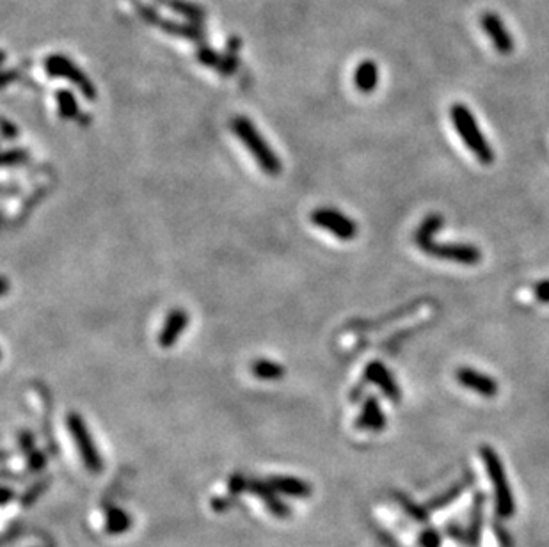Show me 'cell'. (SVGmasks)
<instances>
[{
    "instance_id": "1",
    "label": "cell",
    "mask_w": 549,
    "mask_h": 547,
    "mask_svg": "<svg viewBox=\"0 0 549 547\" xmlns=\"http://www.w3.org/2000/svg\"><path fill=\"white\" fill-rule=\"evenodd\" d=\"M232 129L233 133L240 139V142H244L247 151L253 155L256 164L265 175L278 176L281 172L283 166H281V160L278 159V155L274 153L271 146L267 144L262 133L258 132L256 126L245 115H236L232 123Z\"/></svg>"
},
{
    "instance_id": "2",
    "label": "cell",
    "mask_w": 549,
    "mask_h": 547,
    "mask_svg": "<svg viewBox=\"0 0 549 547\" xmlns=\"http://www.w3.org/2000/svg\"><path fill=\"white\" fill-rule=\"evenodd\" d=\"M480 457L485 464V469L489 473L491 483H493L496 515H500L502 519H511L515 512V501L514 494L511 491V485H508V480H506V473L502 464V458L487 445H484L480 448Z\"/></svg>"
},
{
    "instance_id": "3",
    "label": "cell",
    "mask_w": 549,
    "mask_h": 547,
    "mask_svg": "<svg viewBox=\"0 0 549 547\" xmlns=\"http://www.w3.org/2000/svg\"><path fill=\"white\" fill-rule=\"evenodd\" d=\"M450 115L451 121H453V126L457 129V133L464 141L466 148L475 155L478 162L484 164V166H491L494 160V153L491 150L487 139L482 135L471 111L464 107V105H453L450 109Z\"/></svg>"
},
{
    "instance_id": "4",
    "label": "cell",
    "mask_w": 549,
    "mask_h": 547,
    "mask_svg": "<svg viewBox=\"0 0 549 547\" xmlns=\"http://www.w3.org/2000/svg\"><path fill=\"white\" fill-rule=\"evenodd\" d=\"M423 252L439 260L453 261L460 265H478L482 261L480 249L471 244H438L434 238H414Z\"/></svg>"
},
{
    "instance_id": "5",
    "label": "cell",
    "mask_w": 549,
    "mask_h": 547,
    "mask_svg": "<svg viewBox=\"0 0 549 547\" xmlns=\"http://www.w3.org/2000/svg\"><path fill=\"white\" fill-rule=\"evenodd\" d=\"M66 423H68V430L71 434V437L75 439V445L78 448V454H80L82 462L84 466L91 471V473H102L103 469V460L102 455L98 454V449L95 446V440L91 437L89 428L87 425L84 423V419L78 412H69L68 418H66Z\"/></svg>"
},
{
    "instance_id": "6",
    "label": "cell",
    "mask_w": 549,
    "mask_h": 547,
    "mask_svg": "<svg viewBox=\"0 0 549 547\" xmlns=\"http://www.w3.org/2000/svg\"><path fill=\"white\" fill-rule=\"evenodd\" d=\"M315 226L329 231L339 240H354L357 236V224L335 208H317L309 215Z\"/></svg>"
},
{
    "instance_id": "7",
    "label": "cell",
    "mask_w": 549,
    "mask_h": 547,
    "mask_svg": "<svg viewBox=\"0 0 549 547\" xmlns=\"http://www.w3.org/2000/svg\"><path fill=\"white\" fill-rule=\"evenodd\" d=\"M47 71L50 73L52 77H60L66 80L74 82L75 86L80 89V93L89 100L96 98V89L93 86V82L77 68L69 59H66L65 56H50L45 63Z\"/></svg>"
},
{
    "instance_id": "8",
    "label": "cell",
    "mask_w": 549,
    "mask_h": 547,
    "mask_svg": "<svg viewBox=\"0 0 549 547\" xmlns=\"http://www.w3.org/2000/svg\"><path fill=\"white\" fill-rule=\"evenodd\" d=\"M365 379L372 382V384L379 386L382 389V393L386 394L393 403H399L402 400V391H400L399 384L390 373V370L379 361H374V363H370L365 368Z\"/></svg>"
},
{
    "instance_id": "9",
    "label": "cell",
    "mask_w": 549,
    "mask_h": 547,
    "mask_svg": "<svg viewBox=\"0 0 549 547\" xmlns=\"http://www.w3.org/2000/svg\"><path fill=\"white\" fill-rule=\"evenodd\" d=\"M455 377H457V381H459L464 388L471 389V391L482 394V397L493 398L498 394L500 388L498 384H496V381L491 379L489 375H485V373L476 372L473 368H459L457 373H455Z\"/></svg>"
},
{
    "instance_id": "10",
    "label": "cell",
    "mask_w": 549,
    "mask_h": 547,
    "mask_svg": "<svg viewBox=\"0 0 549 547\" xmlns=\"http://www.w3.org/2000/svg\"><path fill=\"white\" fill-rule=\"evenodd\" d=\"M187 325H189V313L183 311V309L169 311L168 318H166L162 325V331L159 334V345L162 348H172Z\"/></svg>"
},
{
    "instance_id": "11",
    "label": "cell",
    "mask_w": 549,
    "mask_h": 547,
    "mask_svg": "<svg viewBox=\"0 0 549 547\" xmlns=\"http://www.w3.org/2000/svg\"><path fill=\"white\" fill-rule=\"evenodd\" d=\"M485 521V494L476 492L473 498L471 515H469V524L466 530V546L478 547L482 540V530H484Z\"/></svg>"
},
{
    "instance_id": "12",
    "label": "cell",
    "mask_w": 549,
    "mask_h": 547,
    "mask_svg": "<svg viewBox=\"0 0 549 547\" xmlns=\"http://www.w3.org/2000/svg\"><path fill=\"white\" fill-rule=\"evenodd\" d=\"M386 425H388L386 414L382 412L377 398L375 397L366 398L363 410H361L359 418H357L356 421V427L366 428V430H374V432H381V430L386 428Z\"/></svg>"
},
{
    "instance_id": "13",
    "label": "cell",
    "mask_w": 549,
    "mask_h": 547,
    "mask_svg": "<svg viewBox=\"0 0 549 547\" xmlns=\"http://www.w3.org/2000/svg\"><path fill=\"white\" fill-rule=\"evenodd\" d=\"M247 491H251L253 494H256L260 500L265 503V506L269 510H271L272 513H274L276 517L279 519H288L290 517V509H288L287 504L281 503V501L278 500V496H276V491L274 489L269 485V483H263V482H249V485H247Z\"/></svg>"
},
{
    "instance_id": "14",
    "label": "cell",
    "mask_w": 549,
    "mask_h": 547,
    "mask_svg": "<svg viewBox=\"0 0 549 547\" xmlns=\"http://www.w3.org/2000/svg\"><path fill=\"white\" fill-rule=\"evenodd\" d=\"M267 483L274 489L276 492L287 494L292 498H309L311 496V485L308 482L300 478H293V476H271L267 480Z\"/></svg>"
},
{
    "instance_id": "15",
    "label": "cell",
    "mask_w": 549,
    "mask_h": 547,
    "mask_svg": "<svg viewBox=\"0 0 549 547\" xmlns=\"http://www.w3.org/2000/svg\"><path fill=\"white\" fill-rule=\"evenodd\" d=\"M379 82V69L372 60L361 63L354 75V84L361 93H372L377 87Z\"/></svg>"
},
{
    "instance_id": "16",
    "label": "cell",
    "mask_w": 549,
    "mask_h": 547,
    "mask_svg": "<svg viewBox=\"0 0 549 547\" xmlns=\"http://www.w3.org/2000/svg\"><path fill=\"white\" fill-rule=\"evenodd\" d=\"M473 475H466L464 476L460 482H457L455 485H451L450 489H448L447 492H442V494H439V496H436L434 500L429 501V504H427V509L429 510H441L445 509V506H448V504L453 503L457 498L462 494L464 491H466V487H468L469 483H473Z\"/></svg>"
},
{
    "instance_id": "17",
    "label": "cell",
    "mask_w": 549,
    "mask_h": 547,
    "mask_svg": "<svg viewBox=\"0 0 549 547\" xmlns=\"http://www.w3.org/2000/svg\"><path fill=\"white\" fill-rule=\"evenodd\" d=\"M251 373L260 381H281L287 375V370L274 361L256 359L251 364Z\"/></svg>"
},
{
    "instance_id": "18",
    "label": "cell",
    "mask_w": 549,
    "mask_h": 547,
    "mask_svg": "<svg viewBox=\"0 0 549 547\" xmlns=\"http://www.w3.org/2000/svg\"><path fill=\"white\" fill-rule=\"evenodd\" d=\"M56 100H57V107H59L60 118H65V120H77L78 103L71 91L66 89L59 91V93L56 94Z\"/></svg>"
},
{
    "instance_id": "19",
    "label": "cell",
    "mask_w": 549,
    "mask_h": 547,
    "mask_svg": "<svg viewBox=\"0 0 549 547\" xmlns=\"http://www.w3.org/2000/svg\"><path fill=\"white\" fill-rule=\"evenodd\" d=\"M396 498V503L400 504L403 509V512L407 513L409 517H412L414 521L418 522H427L429 521V509H423V506H420V504L412 503L411 500H409L405 494H395Z\"/></svg>"
},
{
    "instance_id": "20",
    "label": "cell",
    "mask_w": 549,
    "mask_h": 547,
    "mask_svg": "<svg viewBox=\"0 0 549 547\" xmlns=\"http://www.w3.org/2000/svg\"><path fill=\"white\" fill-rule=\"evenodd\" d=\"M130 526V517L126 515L125 512L121 510H111L107 519V531L109 533H123V531L128 530Z\"/></svg>"
},
{
    "instance_id": "21",
    "label": "cell",
    "mask_w": 549,
    "mask_h": 547,
    "mask_svg": "<svg viewBox=\"0 0 549 547\" xmlns=\"http://www.w3.org/2000/svg\"><path fill=\"white\" fill-rule=\"evenodd\" d=\"M162 2H166V5L171 8L172 11L185 14V16L190 18V20H196V22L201 20V9H199L198 5H192L189 4V2H183V0H162Z\"/></svg>"
},
{
    "instance_id": "22",
    "label": "cell",
    "mask_w": 549,
    "mask_h": 547,
    "mask_svg": "<svg viewBox=\"0 0 549 547\" xmlns=\"http://www.w3.org/2000/svg\"><path fill=\"white\" fill-rule=\"evenodd\" d=\"M442 217L441 215H430L421 223V226L416 230V235L414 238H432L434 233L442 226Z\"/></svg>"
},
{
    "instance_id": "23",
    "label": "cell",
    "mask_w": 549,
    "mask_h": 547,
    "mask_svg": "<svg viewBox=\"0 0 549 547\" xmlns=\"http://www.w3.org/2000/svg\"><path fill=\"white\" fill-rule=\"evenodd\" d=\"M493 531H494V537L498 539L500 547H514V537H512V535L508 533V530H506V528L502 524V522L494 521L493 522Z\"/></svg>"
},
{
    "instance_id": "24",
    "label": "cell",
    "mask_w": 549,
    "mask_h": 547,
    "mask_svg": "<svg viewBox=\"0 0 549 547\" xmlns=\"http://www.w3.org/2000/svg\"><path fill=\"white\" fill-rule=\"evenodd\" d=\"M420 546L421 547H441V533L434 528H427L420 535Z\"/></svg>"
},
{
    "instance_id": "25",
    "label": "cell",
    "mask_w": 549,
    "mask_h": 547,
    "mask_svg": "<svg viewBox=\"0 0 549 547\" xmlns=\"http://www.w3.org/2000/svg\"><path fill=\"white\" fill-rule=\"evenodd\" d=\"M485 23H487L489 30H493V32H491V36H493V38L496 39V43H498V47L502 48V50H508V48L505 47V45H506V36L502 34L503 29H502V25H500V22L496 23L494 20H487Z\"/></svg>"
},
{
    "instance_id": "26",
    "label": "cell",
    "mask_w": 549,
    "mask_h": 547,
    "mask_svg": "<svg viewBox=\"0 0 549 547\" xmlns=\"http://www.w3.org/2000/svg\"><path fill=\"white\" fill-rule=\"evenodd\" d=\"M533 295L539 302L542 304H549V279H544V281H539L533 287Z\"/></svg>"
},
{
    "instance_id": "27",
    "label": "cell",
    "mask_w": 549,
    "mask_h": 547,
    "mask_svg": "<svg viewBox=\"0 0 549 547\" xmlns=\"http://www.w3.org/2000/svg\"><path fill=\"white\" fill-rule=\"evenodd\" d=\"M45 464H47V460H45V455L41 454V451H32V454H29V467L32 471H39L43 469Z\"/></svg>"
},
{
    "instance_id": "28",
    "label": "cell",
    "mask_w": 549,
    "mask_h": 547,
    "mask_svg": "<svg viewBox=\"0 0 549 547\" xmlns=\"http://www.w3.org/2000/svg\"><path fill=\"white\" fill-rule=\"evenodd\" d=\"M25 160V153L22 150H11L4 153V166H13Z\"/></svg>"
},
{
    "instance_id": "29",
    "label": "cell",
    "mask_w": 549,
    "mask_h": 547,
    "mask_svg": "<svg viewBox=\"0 0 549 547\" xmlns=\"http://www.w3.org/2000/svg\"><path fill=\"white\" fill-rule=\"evenodd\" d=\"M20 446H22V449L27 455L32 454V451H34V437H32V434L30 432L20 434Z\"/></svg>"
},
{
    "instance_id": "30",
    "label": "cell",
    "mask_w": 549,
    "mask_h": 547,
    "mask_svg": "<svg viewBox=\"0 0 549 547\" xmlns=\"http://www.w3.org/2000/svg\"><path fill=\"white\" fill-rule=\"evenodd\" d=\"M447 535L448 537H451V539H457L459 542L466 544V535H464V531L460 530L459 524H453V522H450V524L447 526Z\"/></svg>"
},
{
    "instance_id": "31",
    "label": "cell",
    "mask_w": 549,
    "mask_h": 547,
    "mask_svg": "<svg viewBox=\"0 0 549 547\" xmlns=\"http://www.w3.org/2000/svg\"><path fill=\"white\" fill-rule=\"evenodd\" d=\"M2 132H4L5 139H14V137H18V129L8 120V118L2 120Z\"/></svg>"
},
{
    "instance_id": "32",
    "label": "cell",
    "mask_w": 549,
    "mask_h": 547,
    "mask_svg": "<svg viewBox=\"0 0 549 547\" xmlns=\"http://www.w3.org/2000/svg\"><path fill=\"white\" fill-rule=\"evenodd\" d=\"M41 491H43V483H38V485H36V487L32 489V491H30L25 498H23V504H30V503H32V500H34V498L38 496V494H39V492H41Z\"/></svg>"
},
{
    "instance_id": "33",
    "label": "cell",
    "mask_w": 549,
    "mask_h": 547,
    "mask_svg": "<svg viewBox=\"0 0 549 547\" xmlns=\"http://www.w3.org/2000/svg\"><path fill=\"white\" fill-rule=\"evenodd\" d=\"M9 498H11V492H9L8 487H4V489H2V504L8 503Z\"/></svg>"
}]
</instances>
